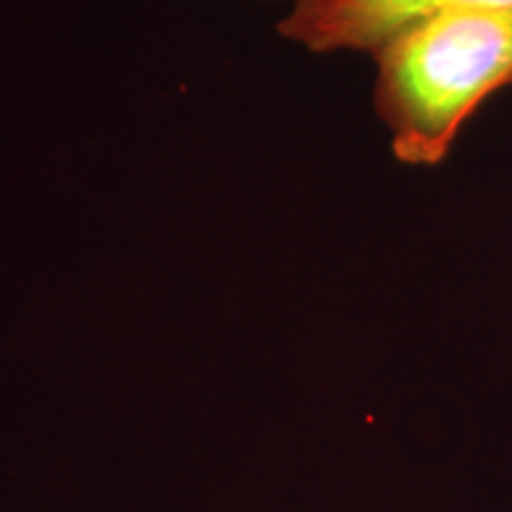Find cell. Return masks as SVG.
<instances>
[{
    "mask_svg": "<svg viewBox=\"0 0 512 512\" xmlns=\"http://www.w3.org/2000/svg\"><path fill=\"white\" fill-rule=\"evenodd\" d=\"M446 8H512V0H294L278 31L313 53L373 55L389 38Z\"/></svg>",
    "mask_w": 512,
    "mask_h": 512,
    "instance_id": "obj_2",
    "label": "cell"
},
{
    "mask_svg": "<svg viewBox=\"0 0 512 512\" xmlns=\"http://www.w3.org/2000/svg\"><path fill=\"white\" fill-rule=\"evenodd\" d=\"M375 112L403 164L434 166L477 107L512 83V8H446L373 53Z\"/></svg>",
    "mask_w": 512,
    "mask_h": 512,
    "instance_id": "obj_1",
    "label": "cell"
}]
</instances>
